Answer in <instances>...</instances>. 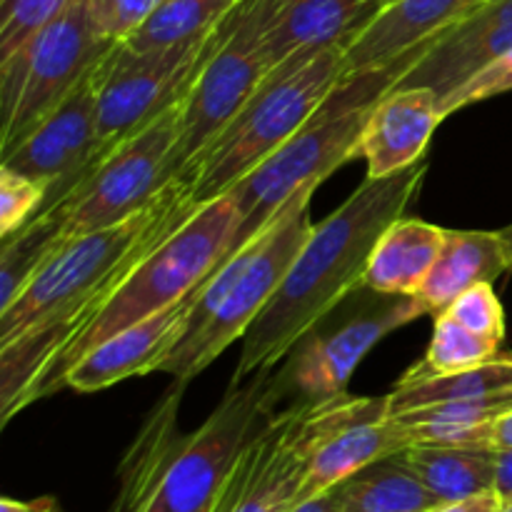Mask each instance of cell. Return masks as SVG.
Here are the masks:
<instances>
[{
	"instance_id": "obj_1",
	"label": "cell",
	"mask_w": 512,
	"mask_h": 512,
	"mask_svg": "<svg viewBox=\"0 0 512 512\" xmlns=\"http://www.w3.org/2000/svg\"><path fill=\"white\" fill-rule=\"evenodd\" d=\"M425 173L420 160L388 178H365L333 215L313 225L273 300L245 333L235 380L273 370L318 320L363 288L380 233L408 210Z\"/></svg>"
},
{
	"instance_id": "obj_2",
	"label": "cell",
	"mask_w": 512,
	"mask_h": 512,
	"mask_svg": "<svg viewBox=\"0 0 512 512\" xmlns=\"http://www.w3.org/2000/svg\"><path fill=\"white\" fill-rule=\"evenodd\" d=\"M183 383L170 385L120 463L108 512H215L243 445L275 413L273 370L230 383L200 428H178Z\"/></svg>"
},
{
	"instance_id": "obj_3",
	"label": "cell",
	"mask_w": 512,
	"mask_h": 512,
	"mask_svg": "<svg viewBox=\"0 0 512 512\" xmlns=\"http://www.w3.org/2000/svg\"><path fill=\"white\" fill-rule=\"evenodd\" d=\"M198 210L178 175L140 213L60 245L10 305L0 308V348L53 328L105 285L123 278Z\"/></svg>"
},
{
	"instance_id": "obj_4",
	"label": "cell",
	"mask_w": 512,
	"mask_h": 512,
	"mask_svg": "<svg viewBox=\"0 0 512 512\" xmlns=\"http://www.w3.org/2000/svg\"><path fill=\"white\" fill-rule=\"evenodd\" d=\"M238 225L240 210L233 193L200 205L180 228H175L158 248L140 258L130 268V273L115 285L108 303L70 340L48 375L40 380L35 390V403L65 388L68 370L95 345L140 323L148 315L178 303L203 280H208L213 270L223 263Z\"/></svg>"
},
{
	"instance_id": "obj_5",
	"label": "cell",
	"mask_w": 512,
	"mask_h": 512,
	"mask_svg": "<svg viewBox=\"0 0 512 512\" xmlns=\"http://www.w3.org/2000/svg\"><path fill=\"white\" fill-rule=\"evenodd\" d=\"M313 193L315 190H303L295 195L268 230L213 270L203 283V295L188 330L165 355L158 373L173 375L175 383L188 385L235 340L245 338L313 230Z\"/></svg>"
},
{
	"instance_id": "obj_6",
	"label": "cell",
	"mask_w": 512,
	"mask_h": 512,
	"mask_svg": "<svg viewBox=\"0 0 512 512\" xmlns=\"http://www.w3.org/2000/svg\"><path fill=\"white\" fill-rule=\"evenodd\" d=\"M340 80L343 45H333L315 58H290L275 65L258 93L183 175L190 180L193 203L200 208L230 193L315 118Z\"/></svg>"
},
{
	"instance_id": "obj_7",
	"label": "cell",
	"mask_w": 512,
	"mask_h": 512,
	"mask_svg": "<svg viewBox=\"0 0 512 512\" xmlns=\"http://www.w3.org/2000/svg\"><path fill=\"white\" fill-rule=\"evenodd\" d=\"M425 315L413 295H383L370 288L350 293L313 325L273 373L275 410L315 408L348 395L365 355L393 330Z\"/></svg>"
},
{
	"instance_id": "obj_8",
	"label": "cell",
	"mask_w": 512,
	"mask_h": 512,
	"mask_svg": "<svg viewBox=\"0 0 512 512\" xmlns=\"http://www.w3.org/2000/svg\"><path fill=\"white\" fill-rule=\"evenodd\" d=\"M280 0H238L210 33L180 108L173 175H185L215 135L245 108L270 73L265 35Z\"/></svg>"
},
{
	"instance_id": "obj_9",
	"label": "cell",
	"mask_w": 512,
	"mask_h": 512,
	"mask_svg": "<svg viewBox=\"0 0 512 512\" xmlns=\"http://www.w3.org/2000/svg\"><path fill=\"white\" fill-rule=\"evenodd\" d=\"M88 0H68L50 23L0 60V160L110 53Z\"/></svg>"
},
{
	"instance_id": "obj_10",
	"label": "cell",
	"mask_w": 512,
	"mask_h": 512,
	"mask_svg": "<svg viewBox=\"0 0 512 512\" xmlns=\"http://www.w3.org/2000/svg\"><path fill=\"white\" fill-rule=\"evenodd\" d=\"M183 98L133 135L105 150L78 188L48 215L55 223L58 248L68 240L133 218L175 178L173 153L180 138Z\"/></svg>"
},
{
	"instance_id": "obj_11",
	"label": "cell",
	"mask_w": 512,
	"mask_h": 512,
	"mask_svg": "<svg viewBox=\"0 0 512 512\" xmlns=\"http://www.w3.org/2000/svg\"><path fill=\"white\" fill-rule=\"evenodd\" d=\"M375 103L345 110L323 105L298 135L230 190L238 203L240 225L223 260L268 230L295 195L315 190L333 170L360 155V133Z\"/></svg>"
},
{
	"instance_id": "obj_12",
	"label": "cell",
	"mask_w": 512,
	"mask_h": 512,
	"mask_svg": "<svg viewBox=\"0 0 512 512\" xmlns=\"http://www.w3.org/2000/svg\"><path fill=\"white\" fill-rule=\"evenodd\" d=\"M210 33L158 50H133L123 40L110 48L98 63V123L105 145L120 143L183 98Z\"/></svg>"
},
{
	"instance_id": "obj_13",
	"label": "cell",
	"mask_w": 512,
	"mask_h": 512,
	"mask_svg": "<svg viewBox=\"0 0 512 512\" xmlns=\"http://www.w3.org/2000/svg\"><path fill=\"white\" fill-rule=\"evenodd\" d=\"M318 443L313 408L275 410L243 445L215 512H290L300 505Z\"/></svg>"
},
{
	"instance_id": "obj_14",
	"label": "cell",
	"mask_w": 512,
	"mask_h": 512,
	"mask_svg": "<svg viewBox=\"0 0 512 512\" xmlns=\"http://www.w3.org/2000/svg\"><path fill=\"white\" fill-rule=\"evenodd\" d=\"M113 145L100 138L98 65L25 135L23 143L0 160L20 175L55 185L85 173Z\"/></svg>"
},
{
	"instance_id": "obj_15",
	"label": "cell",
	"mask_w": 512,
	"mask_h": 512,
	"mask_svg": "<svg viewBox=\"0 0 512 512\" xmlns=\"http://www.w3.org/2000/svg\"><path fill=\"white\" fill-rule=\"evenodd\" d=\"M485 0H395L360 25L343 45V80L388 68L405 55L430 48Z\"/></svg>"
},
{
	"instance_id": "obj_16",
	"label": "cell",
	"mask_w": 512,
	"mask_h": 512,
	"mask_svg": "<svg viewBox=\"0 0 512 512\" xmlns=\"http://www.w3.org/2000/svg\"><path fill=\"white\" fill-rule=\"evenodd\" d=\"M203 283L190 290L178 303L148 315L140 323L120 330L118 335L88 350L68 370L65 388H73L78 393H98V390L123 383L135 375L158 373L165 355L175 348V343L188 330L195 305L200 303V295H203Z\"/></svg>"
},
{
	"instance_id": "obj_17",
	"label": "cell",
	"mask_w": 512,
	"mask_h": 512,
	"mask_svg": "<svg viewBox=\"0 0 512 512\" xmlns=\"http://www.w3.org/2000/svg\"><path fill=\"white\" fill-rule=\"evenodd\" d=\"M512 48V0H485L440 35L405 73L403 88H433L440 100Z\"/></svg>"
},
{
	"instance_id": "obj_18",
	"label": "cell",
	"mask_w": 512,
	"mask_h": 512,
	"mask_svg": "<svg viewBox=\"0 0 512 512\" xmlns=\"http://www.w3.org/2000/svg\"><path fill=\"white\" fill-rule=\"evenodd\" d=\"M440 95L433 88L395 85L370 108L360 133V155L368 178H388L423 160L435 128L443 123Z\"/></svg>"
},
{
	"instance_id": "obj_19",
	"label": "cell",
	"mask_w": 512,
	"mask_h": 512,
	"mask_svg": "<svg viewBox=\"0 0 512 512\" xmlns=\"http://www.w3.org/2000/svg\"><path fill=\"white\" fill-rule=\"evenodd\" d=\"M370 0H280L278 15L265 35L270 70L290 58H315L368 23Z\"/></svg>"
},
{
	"instance_id": "obj_20",
	"label": "cell",
	"mask_w": 512,
	"mask_h": 512,
	"mask_svg": "<svg viewBox=\"0 0 512 512\" xmlns=\"http://www.w3.org/2000/svg\"><path fill=\"white\" fill-rule=\"evenodd\" d=\"M508 270V250L500 230H448L443 250L415 298L425 315L438 318L465 290L478 283H495Z\"/></svg>"
},
{
	"instance_id": "obj_21",
	"label": "cell",
	"mask_w": 512,
	"mask_h": 512,
	"mask_svg": "<svg viewBox=\"0 0 512 512\" xmlns=\"http://www.w3.org/2000/svg\"><path fill=\"white\" fill-rule=\"evenodd\" d=\"M445 233L448 230L440 225L400 215L380 233L365 268L363 285L375 293L415 298L443 250Z\"/></svg>"
},
{
	"instance_id": "obj_22",
	"label": "cell",
	"mask_w": 512,
	"mask_h": 512,
	"mask_svg": "<svg viewBox=\"0 0 512 512\" xmlns=\"http://www.w3.org/2000/svg\"><path fill=\"white\" fill-rule=\"evenodd\" d=\"M333 490L335 512H430L440 505L400 453L375 460Z\"/></svg>"
},
{
	"instance_id": "obj_23",
	"label": "cell",
	"mask_w": 512,
	"mask_h": 512,
	"mask_svg": "<svg viewBox=\"0 0 512 512\" xmlns=\"http://www.w3.org/2000/svg\"><path fill=\"white\" fill-rule=\"evenodd\" d=\"M400 455L438 503H453L495 490V455L490 450L418 443Z\"/></svg>"
},
{
	"instance_id": "obj_24",
	"label": "cell",
	"mask_w": 512,
	"mask_h": 512,
	"mask_svg": "<svg viewBox=\"0 0 512 512\" xmlns=\"http://www.w3.org/2000/svg\"><path fill=\"white\" fill-rule=\"evenodd\" d=\"M510 408L512 395H493V398L445 400V403L425 405V408H415L395 418L408 428L413 445L430 443L478 448L483 425Z\"/></svg>"
},
{
	"instance_id": "obj_25",
	"label": "cell",
	"mask_w": 512,
	"mask_h": 512,
	"mask_svg": "<svg viewBox=\"0 0 512 512\" xmlns=\"http://www.w3.org/2000/svg\"><path fill=\"white\" fill-rule=\"evenodd\" d=\"M493 395H512V353H500L490 363L463 373L438 375L418 383H398L388 395L390 418L445 400L493 398Z\"/></svg>"
},
{
	"instance_id": "obj_26",
	"label": "cell",
	"mask_w": 512,
	"mask_h": 512,
	"mask_svg": "<svg viewBox=\"0 0 512 512\" xmlns=\"http://www.w3.org/2000/svg\"><path fill=\"white\" fill-rule=\"evenodd\" d=\"M498 340L485 338L473 333L465 325H460L453 315L443 313L433 318V338H430L428 353L423 360L413 365L398 383H418L425 378H438V375L463 373V370L478 368L498 358Z\"/></svg>"
},
{
	"instance_id": "obj_27",
	"label": "cell",
	"mask_w": 512,
	"mask_h": 512,
	"mask_svg": "<svg viewBox=\"0 0 512 512\" xmlns=\"http://www.w3.org/2000/svg\"><path fill=\"white\" fill-rule=\"evenodd\" d=\"M238 0H163L123 43L133 50H158L208 35Z\"/></svg>"
},
{
	"instance_id": "obj_28",
	"label": "cell",
	"mask_w": 512,
	"mask_h": 512,
	"mask_svg": "<svg viewBox=\"0 0 512 512\" xmlns=\"http://www.w3.org/2000/svg\"><path fill=\"white\" fill-rule=\"evenodd\" d=\"M48 185L0 165V240L10 238L35 218Z\"/></svg>"
},
{
	"instance_id": "obj_29",
	"label": "cell",
	"mask_w": 512,
	"mask_h": 512,
	"mask_svg": "<svg viewBox=\"0 0 512 512\" xmlns=\"http://www.w3.org/2000/svg\"><path fill=\"white\" fill-rule=\"evenodd\" d=\"M68 0H0V60L55 18Z\"/></svg>"
},
{
	"instance_id": "obj_30",
	"label": "cell",
	"mask_w": 512,
	"mask_h": 512,
	"mask_svg": "<svg viewBox=\"0 0 512 512\" xmlns=\"http://www.w3.org/2000/svg\"><path fill=\"white\" fill-rule=\"evenodd\" d=\"M445 313L453 315L460 325H465L473 333L493 338L498 343L505 340V310L495 295L493 283L473 285Z\"/></svg>"
},
{
	"instance_id": "obj_31",
	"label": "cell",
	"mask_w": 512,
	"mask_h": 512,
	"mask_svg": "<svg viewBox=\"0 0 512 512\" xmlns=\"http://www.w3.org/2000/svg\"><path fill=\"white\" fill-rule=\"evenodd\" d=\"M510 90H512V48L505 50V53L500 55V58H495L493 63L480 68L473 78H468L463 85H458L453 93L445 95V98L440 100V110H443V118H448V115L458 113V110L468 108V105L483 103V100L510 93Z\"/></svg>"
},
{
	"instance_id": "obj_32",
	"label": "cell",
	"mask_w": 512,
	"mask_h": 512,
	"mask_svg": "<svg viewBox=\"0 0 512 512\" xmlns=\"http://www.w3.org/2000/svg\"><path fill=\"white\" fill-rule=\"evenodd\" d=\"M163 0H88L90 15L100 33L110 40H125L153 15Z\"/></svg>"
},
{
	"instance_id": "obj_33",
	"label": "cell",
	"mask_w": 512,
	"mask_h": 512,
	"mask_svg": "<svg viewBox=\"0 0 512 512\" xmlns=\"http://www.w3.org/2000/svg\"><path fill=\"white\" fill-rule=\"evenodd\" d=\"M478 448L490 450V453H498V450H512V408L483 425L478 438Z\"/></svg>"
},
{
	"instance_id": "obj_34",
	"label": "cell",
	"mask_w": 512,
	"mask_h": 512,
	"mask_svg": "<svg viewBox=\"0 0 512 512\" xmlns=\"http://www.w3.org/2000/svg\"><path fill=\"white\" fill-rule=\"evenodd\" d=\"M503 503L495 490H488V493L473 495V498H463V500H453V503H440L435 505L430 512H495Z\"/></svg>"
},
{
	"instance_id": "obj_35",
	"label": "cell",
	"mask_w": 512,
	"mask_h": 512,
	"mask_svg": "<svg viewBox=\"0 0 512 512\" xmlns=\"http://www.w3.org/2000/svg\"><path fill=\"white\" fill-rule=\"evenodd\" d=\"M495 455V493L512 498V450H498Z\"/></svg>"
},
{
	"instance_id": "obj_36",
	"label": "cell",
	"mask_w": 512,
	"mask_h": 512,
	"mask_svg": "<svg viewBox=\"0 0 512 512\" xmlns=\"http://www.w3.org/2000/svg\"><path fill=\"white\" fill-rule=\"evenodd\" d=\"M290 512H335V490H328V493L318 495V498H310L305 503H300L298 508Z\"/></svg>"
},
{
	"instance_id": "obj_37",
	"label": "cell",
	"mask_w": 512,
	"mask_h": 512,
	"mask_svg": "<svg viewBox=\"0 0 512 512\" xmlns=\"http://www.w3.org/2000/svg\"><path fill=\"white\" fill-rule=\"evenodd\" d=\"M35 510H38V500H33V503H23V500H10V498L0 500V512H35Z\"/></svg>"
},
{
	"instance_id": "obj_38",
	"label": "cell",
	"mask_w": 512,
	"mask_h": 512,
	"mask_svg": "<svg viewBox=\"0 0 512 512\" xmlns=\"http://www.w3.org/2000/svg\"><path fill=\"white\" fill-rule=\"evenodd\" d=\"M500 238H503L505 250H508V263H510V270H512V225L500 230Z\"/></svg>"
},
{
	"instance_id": "obj_39",
	"label": "cell",
	"mask_w": 512,
	"mask_h": 512,
	"mask_svg": "<svg viewBox=\"0 0 512 512\" xmlns=\"http://www.w3.org/2000/svg\"><path fill=\"white\" fill-rule=\"evenodd\" d=\"M390 3H395V0H370V3H368V15H370V18H373L375 13H380V10H383V8H388Z\"/></svg>"
},
{
	"instance_id": "obj_40",
	"label": "cell",
	"mask_w": 512,
	"mask_h": 512,
	"mask_svg": "<svg viewBox=\"0 0 512 512\" xmlns=\"http://www.w3.org/2000/svg\"><path fill=\"white\" fill-rule=\"evenodd\" d=\"M35 512H63V510L55 505V500L43 498V500H38V510H35Z\"/></svg>"
},
{
	"instance_id": "obj_41",
	"label": "cell",
	"mask_w": 512,
	"mask_h": 512,
	"mask_svg": "<svg viewBox=\"0 0 512 512\" xmlns=\"http://www.w3.org/2000/svg\"><path fill=\"white\" fill-rule=\"evenodd\" d=\"M495 512H512V498H505L503 503H500V508Z\"/></svg>"
}]
</instances>
